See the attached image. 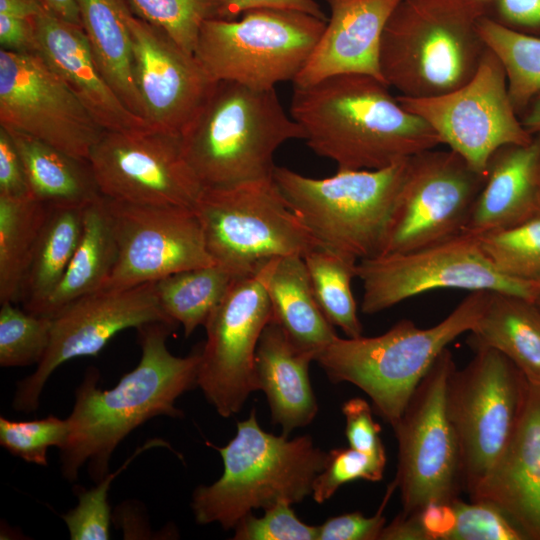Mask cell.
Returning <instances> with one entry per match:
<instances>
[{
  "instance_id": "cell-14",
  "label": "cell",
  "mask_w": 540,
  "mask_h": 540,
  "mask_svg": "<svg viewBox=\"0 0 540 540\" xmlns=\"http://www.w3.org/2000/svg\"><path fill=\"white\" fill-rule=\"evenodd\" d=\"M486 179L456 152L429 149L407 171L380 255L416 250L463 232Z\"/></svg>"
},
{
  "instance_id": "cell-32",
  "label": "cell",
  "mask_w": 540,
  "mask_h": 540,
  "mask_svg": "<svg viewBox=\"0 0 540 540\" xmlns=\"http://www.w3.org/2000/svg\"><path fill=\"white\" fill-rule=\"evenodd\" d=\"M239 276L217 263L168 275L156 282L155 291L165 314L181 324L185 337L204 326Z\"/></svg>"
},
{
  "instance_id": "cell-41",
  "label": "cell",
  "mask_w": 540,
  "mask_h": 540,
  "mask_svg": "<svg viewBox=\"0 0 540 540\" xmlns=\"http://www.w3.org/2000/svg\"><path fill=\"white\" fill-rule=\"evenodd\" d=\"M456 522L448 540H528L520 527L499 507L483 501H452Z\"/></svg>"
},
{
  "instance_id": "cell-45",
  "label": "cell",
  "mask_w": 540,
  "mask_h": 540,
  "mask_svg": "<svg viewBox=\"0 0 540 540\" xmlns=\"http://www.w3.org/2000/svg\"><path fill=\"white\" fill-rule=\"evenodd\" d=\"M346 419L345 435L349 447L386 460L385 448L380 438L381 427L372 417L369 403L359 397L347 400L342 406Z\"/></svg>"
},
{
  "instance_id": "cell-18",
  "label": "cell",
  "mask_w": 540,
  "mask_h": 540,
  "mask_svg": "<svg viewBox=\"0 0 540 540\" xmlns=\"http://www.w3.org/2000/svg\"><path fill=\"white\" fill-rule=\"evenodd\" d=\"M88 161L100 194L112 200L194 208L203 189L180 136L154 128L104 131Z\"/></svg>"
},
{
  "instance_id": "cell-50",
  "label": "cell",
  "mask_w": 540,
  "mask_h": 540,
  "mask_svg": "<svg viewBox=\"0 0 540 540\" xmlns=\"http://www.w3.org/2000/svg\"><path fill=\"white\" fill-rule=\"evenodd\" d=\"M231 19L257 8H283L309 13L327 20L326 15L315 0H228Z\"/></svg>"
},
{
  "instance_id": "cell-6",
  "label": "cell",
  "mask_w": 540,
  "mask_h": 540,
  "mask_svg": "<svg viewBox=\"0 0 540 540\" xmlns=\"http://www.w3.org/2000/svg\"><path fill=\"white\" fill-rule=\"evenodd\" d=\"M210 446L221 455L223 474L194 490L191 508L197 523H218L225 530L234 529L253 509L301 502L312 494L327 459L307 435L289 439L263 430L255 409L237 423L227 445Z\"/></svg>"
},
{
  "instance_id": "cell-39",
  "label": "cell",
  "mask_w": 540,
  "mask_h": 540,
  "mask_svg": "<svg viewBox=\"0 0 540 540\" xmlns=\"http://www.w3.org/2000/svg\"><path fill=\"white\" fill-rule=\"evenodd\" d=\"M154 447H166L174 451L165 440L150 439L138 447L117 471L109 472L93 488L86 490L77 487L78 504L61 516L71 540H107L110 538L111 512L108 502L110 485L139 454Z\"/></svg>"
},
{
  "instance_id": "cell-30",
  "label": "cell",
  "mask_w": 540,
  "mask_h": 540,
  "mask_svg": "<svg viewBox=\"0 0 540 540\" xmlns=\"http://www.w3.org/2000/svg\"><path fill=\"white\" fill-rule=\"evenodd\" d=\"M118 248L104 197L84 207L82 234L56 289L38 315L52 317L72 301L99 291L111 275Z\"/></svg>"
},
{
  "instance_id": "cell-28",
  "label": "cell",
  "mask_w": 540,
  "mask_h": 540,
  "mask_svg": "<svg viewBox=\"0 0 540 540\" xmlns=\"http://www.w3.org/2000/svg\"><path fill=\"white\" fill-rule=\"evenodd\" d=\"M76 2L97 67L125 106L146 121L145 107L133 75L131 34L127 23L131 10L127 2Z\"/></svg>"
},
{
  "instance_id": "cell-20",
  "label": "cell",
  "mask_w": 540,
  "mask_h": 540,
  "mask_svg": "<svg viewBox=\"0 0 540 540\" xmlns=\"http://www.w3.org/2000/svg\"><path fill=\"white\" fill-rule=\"evenodd\" d=\"M133 75L145 107L146 121L161 132L181 136L197 116L216 82L194 54L160 28L132 13Z\"/></svg>"
},
{
  "instance_id": "cell-46",
  "label": "cell",
  "mask_w": 540,
  "mask_h": 540,
  "mask_svg": "<svg viewBox=\"0 0 540 540\" xmlns=\"http://www.w3.org/2000/svg\"><path fill=\"white\" fill-rule=\"evenodd\" d=\"M486 16L496 23L540 37V0H489Z\"/></svg>"
},
{
  "instance_id": "cell-2",
  "label": "cell",
  "mask_w": 540,
  "mask_h": 540,
  "mask_svg": "<svg viewBox=\"0 0 540 540\" xmlns=\"http://www.w3.org/2000/svg\"><path fill=\"white\" fill-rule=\"evenodd\" d=\"M382 80L338 74L293 85L289 113L317 155L337 170H376L442 144L422 118L407 111Z\"/></svg>"
},
{
  "instance_id": "cell-51",
  "label": "cell",
  "mask_w": 540,
  "mask_h": 540,
  "mask_svg": "<svg viewBox=\"0 0 540 540\" xmlns=\"http://www.w3.org/2000/svg\"><path fill=\"white\" fill-rule=\"evenodd\" d=\"M379 540H427L416 514H399L385 525Z\"/></svg>"
},
{
  "instance_id": "cell-43",
  "label": "cell",
  "mask_w": 540,
  "mask_h": 540,
  "mask_svg": "<svg viewBox=\"0 0 540 540\" xmlns=\"http://www.w3.org/2000/svg\"><path fill=\"white\" fill-rule=\"evenodd\" d=\"M235 540H317L318 526L302 522L289 504L264 510L262 517L245 515L234 527Z\"/></svg>"
},
{
  "instance_id": "cell-22",
  "label": "cell",
  "mask_w": 540,
  "mask_h": 540,
  "mask_svg": "<svg viewBox=\"0 0 540 540\" xmlns=\"http://www.w3.org/2000/svg\"><path fill=\"white\" fill-rule=\"evenodd\" d=\"M399 1L327 0L330 17L293 85L306 86L348 73L384 81L379 64L381 38Z\"/></svg>"
},
{
  "instance_id": "cell-33",
  "label": "cell",
  "mask_w": 540,
  "mask_h": 540,
  "mask_svg": "<svg viewBox=\"0 0 540 540\" xmlns=\"http://www.w3.org/2000/svg\"><path fill=\"white\" fill-rule=\"evenodd\" d=\"M48 212L33 198L0 196V302L17 303Z\"/></svg>"
},
{
  "instance_id": "cell-12",
  "label": "cell",
  "mask_w": 540,
  "mask_h": 540,
  "mask_svg": "<svg viewBox=\"0 0 540 540\" xmlns=\"http://www.w3.org/2000/svg\"><path fill=\"white\" fill-rule=\"evenodd\" d=\"M446 348L413 392L393 426L398 441L403 513H417L431 501L451 502L462 487L460 453L446 409V384L455 367Z\"/></svg>"
},
{
  "instance_id": "cell-35",
  "label": "cell",
  "mask_w": 540,
  "mask_h": 540,
  "mask_svg": "<svg viewBox=\"0 0 540 540\" xmlns=\"http://www.w3.org/2000/svg\"><path fill=\"white\" fill-rule=\"evenodd\" d=\"M478 31L500 60L508 94L518 116L540 94V37L508 29L484 16Z\"/></svg>"
},
{
  "instance_id": "cell-52",
  "label": "cell",
  "mask_w": 540,
  "mask_h": 540,
  "mask_svg": "<svg viewBox=\"0 0 540 540\" xmlns=\"http://www.w3.org/2000/svg\"><path fill=\"white\" fill-rule=\"evenodd\" d=\"M41 0H0V14L32 19L43 9Z\"/></svg>"
},
{
  "instance_id": "cell-25",
  "label": "cell",
  "mask_w": 540,
  "mask_h": 540,
  "mask_svg": "<svg viewBox=\"0 0 540 540\" xmlns=\"http://www.w3.org/2000/svg\"><path fill=\"white\" fill-rule=\"evenodd\" d=\"M314 360L313 352L293 342L273 320L263 329L255 354L257 386L267 397L273 423L287 436L317 414L309 378Z\"/></svg>"
},
{
  "instance_id": "cell-9",
  "label": "cell",
  "mask_w": 540,
  "mask_h": 540,
  "mask_svg": "<svg viewBox=\"0 0 540 540\" xmlns=\"http://www.w3.org/2000/svg\"><path fill=\"white\" fill-rule=\"evenodd\" d=\"M241 15L205 22L194 55L215 82L260 90L294 82L327 21L283 8H257Z\"/></svg>"
},
{
  "instance_id": "cell-17",
  "label": "cell",
  "mask_w": 540,
  "mask_h": 540,
  "mask_svg": "<svg viewBox=\"0 0 540 540\" xmlns=\"http://www.w3.org/2000/svg\"><path fill=\"white\" fill-rule=\"evenodd\" d=\"M272 316L260 268L237 277L206 324L197 386L217 413L228 418L257 391L255 354Z\"/></svg>"
},
{
  "instance_id": "cell-34",
  "label": "cell",
  "mask_w": 540,
  "mask_h": 540,
  "mask_svg": "<svg viewBox=\"0 0 540 540\" xmlns=\"http://www.w3.org/2000/svg\"><path fill=\"white\" fill-rule=\"evenodd\" d=\"M305 262L315 299L326 317L349 338L362 335L352 292L358 260L327 246L308 252Z\"/></svg>"
},
{
  "instance_id": "cell-48",
  "label": "cell",
  "mask_w": 540,
  "mask_h": 540,
  "mask_svg": "<svg viewBox=\"0 0 540 540\" xmlns=\"http://www.w3.org/2000/svg\"><path fill=\"white\" fill-rule=\"evenodd\" d=\"M452 501H431L414 513L418 517L427 540L449 539L456 522Z\"/></svg>"
},
{
  "instance_id": "cell-1",
  "label": "cell",
  "mask_w": 540,
  "mask_h": 540,
  "mask_svg": "<svg viewBox=\"0 0 540 540\" xmlns=\"http://www.w3.org/2000/svg\"><path fill=\"white\" fill-rule=\"evenodd\" d=\"M176 324L153 322L137 328L141 357L111 389L97 386L99 371L89 367L75 391L68 436L60 448L61 473L74 482L88 464L96 483L109 473L118 445L137 427L157 416L183 417L176 400L197 385L201 348L185 357L173 355L167 338Z\"/></svg>"
},
{
  "instance_id": "cell-11",
  "label": "cell",
  "mask_w": 540,
  "mask_h": 540,
  "mask_svg": "<svg viewBox=\"0 0 540 540\" xmlns=\"http://www.w3.org/2000/svg\"><path fill=\"white\" fill-rule=\"evenodd\" d=\"M361 311L375 314L435 289L504 292L534 302L540 284L500 273L483 252L477 236L460 233L404 253L358 261Z\"/></svg>"
},
{
  "instance_id": "cell-16",
  "label": "cell",
  "mask_w": 540,
  "mask_h": 540,
  "mask_svg": "<svg viewBox=\"0 0 540 540\" xmlns=\"http://www.w3.org/2000/svg\"><path fill=\"white\" fill-rule=\"evenodd\" d=\"M0 126L83 160L105 131L38 52L2 48Z\"/></svg>"
},
{
  "instance_id": "cell-44",
  "label": "cell",
  "mask_w": 540,
  "mask_h": 540,
  "mask_svg": "<svg viewBox=\"0 0 540 540\" xmlns=\"http://www.w3.org/2000/svg\"><path fill=\"white\" fill-rule=\"evenodd\" d=\"M395 489L396 484L393 481L374 516L366 517L355 511L329 518L318 526L317 540H379L386 523L383 511Z\"/></svg>"
},
{
  "instance_id": "cell-56",
  "label": "cell",
  "mask_w": 540,
  "mask_h": 540,
  "mask_svg": "<svg viewBox=\"0 0 540 540\" xmlns=\"http://www.w3.org/2000/svg\"><path fill=\"white\" fill-rule=\"evenodd\" d=\"M481 1L487 2V1H489V0H481Z\"/></svg>"
},
{
  "instance_id": "cell-19",
  "label": "cell",
  "mask_w": 540,
  "mask_h": 540,
  "mask_svg": "<svg viewBox=\"0 0 540 540\" xmlns=\"http://www.w3.org/2000/svg\"><path fill=\"white\" fill-rule=\"evenodd\" d=\"M153 322L176 324L163 311L154 282L100 290L72 301L52 316L48 348L35 371L17 383L13 409L37 410L47 380L60 365L96 356L119 332Z\"/></svg>"
},
{
  "instance_id": "cell-8",
  "label": "cell",
  "mask_w": 540,
  "mask_h": 540,
  "mask_svg": "<svg viewBox=\"0 0 540 540\" xmlns=\"http://www.w3.org/2000/svg\"><path fill=\"white\" fill-rule=\"evenodd\" d=\"M214 262L237 276L270 259L304 257L323 246L290 207L273 177L203 187L194 207Z\"/></svg>"
},
{
  "instance_id": "cell-40",
  "label": "cell",
  "mask_w": 540,
  "mask_h": 540,
  "mask_svg": "<svg viewBox=\"0 0 540 540\" xmlns=\"http://www.w3.org/2000/svg\"><path fill=\"white\" fill-rule=\"evenodd\" d=\"M67 436V420L54 415L28 421L0 417L1 446L28 463L47 466L48 449L62 448Z\"/></svg>"
},
{
  "instance_id": "cell-54",
  "label": "cell",
  "mask_w": 540,
  "mask_h": 540,
  "mask_svg": "<svg viewBox=\"0 0 540 540\" xmlns=\"http://www.w3.org/2000/svg\"><path fill=\"white\" fill-rule=\"evenodd\" d=\"M523 127L532 135L540 133V94L519 115Z\"/></svg>"
},
{
  "instance_id": "cell-49",
  "label": "cell",
  "mask_w": 540,
  "mask_h": 540,
  "mask_svg": "<svg viewBox=\"0 0 540 540\" xmlns=\"http://www.w3.org/2000/svg\"><path fill=\"white\" fill-rule=\"evenodd\" d=\"M33 19L0 14L1 48L17 52H35Z\"/></svg>"
},
{
  "instance_id": "cell-15",
  "label": "cell",
  "mask_w": 540,
  "mask_h": 540,
  "mask_svg": "<svg viewBox=\"0 0 540 540\" xmlns=\"http://www.w3.org/2000/svg\"><path fill=\"white\" fill-rule=\"evenodd\" d=\"M104 200L118 256L101 290H123L215 264L194 208Z\"/></svg>"
},
{
  "instance_id": "cell-53",
  "label": "cell",
  "mask_w": 540,
  "mask_h": 540,
  "mask_svg": "<svg viewBox=\"0 0 540 540\" xmlns=\"http://www.w3.org/2000/svg\"><path fill=\"white\" fill-rule=\"evenodd\" d=\"M42 3L61 19L82 27L76 0H41ZM83 28V27H82Z\"/></svg>"
},
{
  "instance_id": "cell-37",
  "label": "cell",
  "mask_w": 540,
  "mask_h": 540,
  "mask_svg": "<svg viewBox=\"0 0 540 540\" xmlns=\"http://www.w3.org/2000/svg\"><path fill=\"white\" fill-rule=\"evenodd\" d=\"M477 237L486 257L500 273L540 284V212L514 226Z\"/></svg>"
},
{
  "instance_id": "cell-26",
  "label": "cell",
  "mask_w": 540,
  "mask_h": 540,
  "mask_svg": "<svg viewBox=\"0 0 540 540\" xmlns=\"http://www.w3.org/2000/svg\"><path fill=\"white\" fill-rule=\"evenodd\" d=\"M260 272L271 305V320L293 342L316 356L337 334L315 299L303 257L270 259Z\"/></svg>"
},
{
  "instance_id": "cell-7",
  "label": "cell",
  "mask_w": 540,
  "mask_h": 540,
  "mask_svg": "<svg viewBox=\"0 0 540 540\" xmlns=\"http://www.w3.org/2000/svg\"><path fill=\"white\" fill-rule=\"evenodd\" d=\"M407 161L376 170H337L326 178L276 166L273 179L323 246L360 261L381 252Z\"/></svg>"
},
{
  "instance_id": "cell-10",
  "label": "cell",
  "mask_w": 540,
  "mask_h": 540,
  "mask_svg": "<svg viewBox=\"0 0 540 540\" xmlns=\"http://www.w3.org/2000/svg\"><path fill=\"white\" fill-rule=\"evenodd\" d=\"M446 384V409L455 431L462 487L473 494L500 458L523 414L530 383L502 353L474 350Z\"/></svg>"
},
{
  "instance_id": "cell-13",
  "label": "cell",
  "mask_w": 540,
  "mask_h": 540,
  "mask_svg": "<svg viewBox=\"0 0 540 540\" xmlns=\"http://www.w3.org/2000/svg\"><path fill=\"white\" fill-rule=\"evenodd\" d=\"M397 99L407 111L425 120L442 144L482 174L498 148L528 144L534 137L521 124L508 94L504 68L488 47L465 85L438 96L399 95Z\"/></svg>"
},
{
  "instance_id": "cell-23",
  "label": "cell",
  "mask_w": 540,
  "mask_h": 540,
  "mask_svg": "<svg viewBox=\"0 0 540 540\" xmlns=\"http://www.w3.org/2000/svg\"><path fill=\"white\" fill-rule=\"evenodd\" d=\"M470 498L496 505L528 540H540V386L530 384L513 436Z\"/></svg>"
},
{
  "instance_id": "cell-36",
  "label": "cell",
  "mask_w": 540,
  "mask_h": 540,
  "mask_svg": "<svg viewBox=\"0 0 540 540\" xmlns=\"http://www.w3.org/2000/svg\"><path fill=\"white\" fill-rule=\"evenodd\" d=\"M134 15L160 28L194 54L203 24L231 19L228 0H125Z\"/></svg>"
},
{
  "instance_id": "cell-21",
  "label": "cell",
  "mask_w": 540,
  "mask_h": 540,
  "mask_svg": "<svg viewBox=\"0 0 540 540\" xmlns=\"http://www.w3.org/2000/svg\"><path fill=\"white\" fill-rule=\"evenodd\" d=\"M35 52L63 79L105 131L152 128L121 101L97 67L82 27L43 7L34 17Z\"/></svg>"
},
{
  "instance_id": "cell-5",
  "label": "cell",
  "mask_w": 540,
  "mask_h": 540,
  "mask_svg": "<svg viewBox=\"0 0 540 540\" xmlns=\"http://www.w3.org/2000/svg\"><path fill=\"white\" fill-rule=\"evenodd\" d=\"M488 298L487 291L471 292L447 317L429 328L402 319L374 337L337 335L314 361L332 382H349L363 390L376 412L393 427L442 351L474 327Z\"/></svg>"
},
{
  "instance_id": "cell-24",
  "label": "cell",
  "mask_w": 540,
  "mask_h": 540,
  "mask_svg": "<svg viewBox=\"0 0 540 540\" xmlns=\"http://www.w3.org/2000/svg\"><path fill=\"white\" fill-rule=\"evenodd\" d=\"M539 212L540 133L528 144L504 145L491 155L485 183L463 232L481 236L519 224Z\"/></svg>"
},
{
  "instance_id": "cell-3",
  "label": "cell",
  "mask_w": 540,
  "mask_h": 540,
  "mask_svg": "<svg viewBox=\"0 0 540 540\" xmlns=\"http://www.w3.org/2000/svg\"><path fill=\"white\" fill-rule=\"evenodd\" d=\"M481 0H400L380 44L385 83L400 96L426 98L469 82L487 50L478 23Z\"/></svg>"
},
{
  "instance_id": "cell-27",
  "label": "cell",
  "mask_w": 540,
  "mask_h": 540,
  "mask_svg": "<svg viewBox=\"0 0 540 540\" xmlns=\"http://www.w3.org/2000/svg\"><path fill=\"white\" fill-rule=\"evenodd\" d=\"M474 349L491 348L507 357L534 386H540V309L526 298L489 292L487 305L469 331Z\"/></svg>"
},
{
  "instance_id": "cell-55",
  "label": "cell",
  "mask_w": 540,
  "mask_h": 540,
  "mask_svg": "<svg viewBox=\"0 0 540 540\" xmlns=\"http://www.w3.org/2000/svg\"><path fill=\"white\" fill-rule=\"evenodd\" d=\"M534 303L536 304V306L540 309V290L534 300Z\"/></svg>"
},
{
  "instance_id": "cell-31",
  "label": "cell",
  "mask_w": 540,
  "mask_h": 540,
  "mask_svg": "<svg viewBox=\"0 0 540 540\" xmlns=\"http://www.w3.org/2000/svg\"><path fill=\"white\" fill-rule=\"evenodd\" d=\"M85 206L48 205L20 295L26 311L38 315L61 281L82 234Z\"/></svg>"
},
{
  "instance_id": "cell-38",
  "label": "cell",
  "mask_w": 540,
  "mask_h": 540,
  "mask_svg": "<svg viewBox=\"0 0 540 540\" xmlns=\"http://www.w3.org/2000/svg\"><path fill=\"white\" fill-rule=\"evenodd\" d=\"M52 317L3 303L0 309V366L38 364L49 345Z\"/></svg>"
},
{
  "instance_id": "cell-42",
  "label": "cell",
  "mask_w": 540,
  "mask_h": 540,
  "mask_svg": "<svg viewBox=\"0 0 540 540\" xmlns=\"http://www.w3.org/2000/svg\"><path fill=\"white\" fill-rule=\"evenodd\" d=\"M386 460H381L351 447L336 448L327 453L323 470L312 487L313 499L321 504L344 484L363 479L371 482L383 478Z\"/></svg>"
},
{
  "instance_id": "cell-47",
  "label": "cell",
  "mask_w": 540,
  "mask_h": 540,
  "mask_svg": "<svg viewBox=\"0 0 540 540\" xmlns=\"http://www.w3.org/2000/svg\"><path fill=\"white\" fill-rule=\"evenodd\" d=\"M0 196L32 198L24 167L9 132L0 126Z\"/></svg>"
},
{
  "instance_id": "cell-4",
  "label": "cell",
  "mask_w": 540,
  "mask_h": 540,
  "mask_svg": "<svg viewBox=\"0 0 540 540\" xmlns=\"http://www.w3.org/2000/svg\"><path fill=\"white\" fill-rule=\"evenodd\" d=\"M304 133L273 89L216 82L180 136L185 159L203 187L273 177L277 149Z\"/></svg>"
},
{
  "instance_id": "cell-29",
  "label": "cell",
  "mask_w": 540,
  "mask_h": 540,
  "mask_svg": "<svg viewBox=\"0 0 540 540\" xmlns=\"http://www.w3.org/2000/svg\"><path fill=\"white\" fill-rule=\"evenodd\" d=\"M5 129L21 158L33 199L50 206H85L101 196L88 160L26 133Z\"/></svg>"
}]
</instances>
